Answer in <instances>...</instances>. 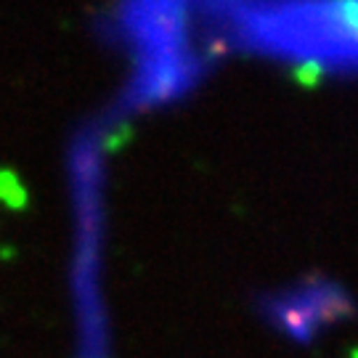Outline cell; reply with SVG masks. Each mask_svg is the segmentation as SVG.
Segmentation results:
<instances>
[{
    "label": "cell",
    "mask_w": 358,
    "mask_h": 358,
    "mask_svg": "<svg viewBox=\"0 0 358 358\" xmlns=\"http://www.w3.org/2000/svg\"><path fill=\"white\" fill-rule=\"evenodd\" d=\"M0 199H6L8 205H22L24 202V194H22V186L16 183L11 173H0Z\"/></svg>",
    "instance_id": "cell-1"
}]
</instances>
